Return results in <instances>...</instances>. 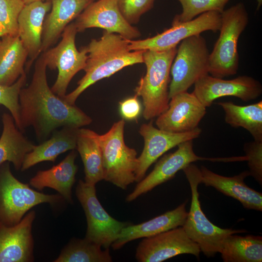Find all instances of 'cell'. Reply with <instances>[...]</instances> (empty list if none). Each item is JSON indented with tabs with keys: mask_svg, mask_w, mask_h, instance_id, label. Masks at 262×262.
<instances>
[{
	"mask_svg": "<svg viewBox=\"0 0 262 262\" xmlns=\"http://www.w3.org/2000/svg\"><path fill=\"white\" fill-rule=\"evenodd\" d=\"M47 64L42 53L36 60L30 84L19 95L20 131L33 127L37 139L47 140L57 129L90 124L92 118L77 107L55 95L48 85Z\"/></svg>",
	"mask_w": 262,
	"mask_h": 262,
	"instance_id": "cell-1",
	"label": "cell"
},
{
	"mask_svg": "<svg viewBox=\"0 0 262 262\" xmlns=\"http://www.w3.org/2000/svg\"><path fill=\"white\" fill-rule=\"evenodd\" d=\"M128 40L119 34L105 31L100 38L92 39L86 46L87 59L83 69L85 74L78 82L77 87L62 98L75 105L80 95L98 81L126 66L144 63L145 50H130Z\"/></svg>",
	"mask_w": 262,
	"mask_h": 262,
	"instance_id": "cell-2",
	"label": "cell"
},
{
	"mask_svg": "<svg viewBox=\"0 0 262 262\" xmlns=\"http://www.w3.org/2000/svg\"><path fill=\"white\" fill-rule=\"evenodd\" d=\"M177 50L176 47L164 51H144L146 73L134 91L135 96L142 98L146 120L159 116L168 107L170 70Z\"/></svg>",
	"mask_w": 262,
	"mask_h": 262,
	"instance_id": "cell-3",
	"label": "cell"
},
{
	"mask_svg": "<svg viewBox=\"0 0 262 262\" xmlns=\"http://www.w3.org/2000/svg\"><path fill=\"white\" fill-rule=\"evenodd\" d=\"M221 16L219 37L210 53L209 74L223 78L237 73L239 63L238 42L248 23L249 17L242 2L224 10Z\"/></svg>",
	"mask_w": 262,
	"mask_h": 262,
	"instance_id": "cell-4",
	"label": "cell"
},
{
	"mask_svg": "<svg viewBox=\"0 0 262 262\" xmlns=\"http://www.w3.org/2000/svg\"><path fill=\"white\" fill-rule=\"evenodd\" d=\"M182 170L190 184L192 198L190 210L182 227L206 257H213L220 252L223 242L228 236L246 232V230L222 229L213 224L202 210L199 200L198 186L201 179L200 169L191 163Z\"/></svg>",
	"mask_w": 262,
	"mask_h": 262,
	"instance_id": "cell-5",
	"label": "cell"
},
{
	"mask_svg": "<svg viewBox=\"0 0 262 262\" xmlns=\"http://www.w3.org/2000/svg\"><path fill=\"white\" fill-rule=\"evenodd\" d=\"M125 121L121 119L105 133L99 135L103 171V180L126 189L135 181L138 160L135 149L124 141Z\"/></svg>",
	"mask_w": 262,
	"mask_h": 262,
	"instance_id": "cell-6",
	"label": "cell"
},
{
	"mask_svg": "<svg viewBox=\"0 0 262 262\" xmlns=\"http://www.w3.org/2000/svg\"><path fill=\"white\" fill-rule=\"evenodd\" d=\"M63 199L60 195L45 194L19 181L8 162L0 165V224L14 226L33 207L43 203L54 204Z\"/></svg>",
	"mask_w": 262,
	"mask_h": 262,
	"instance_id": "cell-7",
	"label": "cell"
},
{
	"mask_svg": "<svg viewBox=\"0 0 262 262\" xmlns=\"http://www.w3.org/2000/svg\"><path fill=\"white\" fill-rule=\"evenodd\" d=\"M210 52L201 34L183 40L171 67L172 79L169 86V98L187 91L201 77L209 74Z\"/></svg>",
	"mask_w": 262,
	"mask_h": 262,
	"instance_id": "cell-8",
	"label": "cell"
},
{
	"mask_svg": "<svg viewBox=\"0 0 262 262\" xmlns=\"http://www.w3.org/2000/svg\"><path fill=\"white\" fill-rule=\"evenodd\" d=\"M78 33L74 22L69 23L64 29L62 39L54 47L51 48L43 54L47 66L49 69H57L58 74L52 91L60 98L66 95L67 87L75 75L83 70L87 59L86 46L78 50L75 44Z\"/></svg>",
	"mask_w": 262,
	"mask_h": 262,
	"instance_id": "cell-9",
	"label": "cell"
},
{
	"mask_svg": "<svg viewBox=\"0 0 262 262\" xmlns=\"http://www.w3.org/2000/svg\"><path fill=\"white\" fill-rule=\"evenodd\" d=\"M76 195L86 217L87 227L85 238L104 249L109 248L121 229L130 224L116 220L106 212L98 199L95 185L80 180Z\"/></svg>",
	"mask_w": 262,
	"mask_h": 262,
	"instance_id": "cell-10",
	"label": "cell"
},
{
	"mask_svg": "<svg viewBox=\"0 0 262 262\" xmlns=\"http://www.w3.org/2000/svg\"><path fill=\"white\" fill-rule=\"evenodd\" d=\"M221 24V14L214 11L203 13L191 20L175 24L162 33L142 40H131L129 48L131 51L151 50L164 51L174 47L184 39L203 32L219 31Z\"/></svg>",
	"mask_w": 262,
	"mask_h": 262,
	"instance_id": "cell-11",
	"label": "cell"
},
{
	"mask_svg": "<svg viewBox=\"0 0 262 262\" xmlns=\"http://www.w3.org/2000/svg\"><path fill=\"white\" fill-rule=\"evenodd\" d=\"M174 152L164 155L157 163L152 171L138 182L134 189L126 197L131 202L157 186L174 178L185 167L197 161L228 162V158H205L197 156L193 149V140L184 142L178 146Z\"/></svg>",
	"mask_w": 262,
	"mask_h": 262,
	"instance_id": "cell-12",
	"label": "cell"
},
{
	"mask_svg": "<svg viewBox=\"0 0 262 262\" xmlns=\"http://www.w3.org/2000/svg\"><path fill=\"white\" fill-rule=\"evenodd\" d=\"M200 252L198 245L179 227L145 238L137 248L135 257L139 262H161L184 254L198 258Z\"/></svg>",
	"mask_w": 262,
	"mask_h": 262,
	"instance_id": "cell-13",
	"label": "cell"
},
{
	"mask_svg": "<svg viewBox=\"0 0 262 262\" xmlns=\"http://www.w3.org/2000/svg\"><path fill=\"white\" fill-rule=\"evenodd\" d=\"M194 85L193 93L206 108L221 97H235L248 102L257 98L262 94L260 82L246 75L224 80L208 74L198 80Z\"/></svg>",
	"mask_w": 262,
	"mask_h": 262,
	"instance_id": "cell-14",
	"label": "cell"
},
{
	"mask_svg": "<svg viewBox=\"0 0 262 262\" xmlns=\"http://www.w3.org/2000/svg\"><path fill=\"white\" fill-rule=\"evenodd\" d=\"M74 22L78 32L99 28L119 34L127 40L141 36L139 30L130 24L120 12L116 0H98L88 5Z\"/></svg>",
	"mask_w": 262,
	"mask_h": 262,
	"instance_id": "cell-15",
	"label": "cell"
},
{
	"mask_svg": "<svg viewBox=\"0 0 262 262\" xmlns=\"http://www.w3.org/2000/svg\"><path fill=\"white\" fill-rule=\"evenodd\" d=\"M144 140V147L138 157V165L135 172V181L139 182L145 177L150 166L159 157L170 149L200 135L201 130H195L181 133L166 131L155 128L152 120L142 124L139 130Z\"/></svg>",
	"mask_w": 262,
	"mask_h": 262,
	"instance_id": "cell-16",
	"label": "cell"
},
{
	"mask_svg": "<svg viewBox=\"0 0 262 262\" xmlns=\"http://www.w3.org/2000/svg\"><path fill=\"white\" fill-rule=\"evenodd\" d=\"M168 107L158 116L155 124L162 130L174 133L193 131L206 113V107L192 92L178 93L170 99Z\"/></svg>",
	"mask_w": 262,
	"mask_h": 262,
	"instance_id": "cell-17",
	"label": "cell"
},
{
	"mask_svg": "<svg viewBox=\"0 0 262 262\" xmlns=\"http://www.w3.org/2000/svg\"><path fill=\"white\" fill-rule=\"evenodd\" d=\"M35 217V212L31 211L14 226L0 224V262L34 261L32 229Z\"/></svg>",
	"mask_w": 262,
	"mask_h": 262,
	"instance_id": "cell-18",
	"label": "cell"
},
{
	"mask_svg": "<svg viewBox=\"0 0 262 262\" xmlns=\"http://www.w3.org/2000/svg\"><path fill=\"white\" fill-rule=\"evenodd\" d=\"M50 0L36 1L26 4L18 19V34L26 48L29 58L26 70H29L34 60L42 53V35L44 21L50 10Z\"/></svg>",
	"mask_w": 262,
	"mask_h": 262,
	"instance_id": "cell-19",
	"label": "cell"
},
{
	"mask_svg": "<svg viewBox=\"0 0 262 262\" xmlns=\"http://www.w3.org/2000/svg\"><path fill=\"white\" fill-rule=\"evenodd\" d=\"M200 171V183L213 187L224 195L237 200L246 209L262 211V193L250 188L244 181L250 176L248 170L229 177L216 174L203 165Z\"/></svg>",
	"mask_w": 262,
	"mask_h": 262,
	"instance_id": "cell-20",
	"label": "cell"
},
{
	"mask_svg": "<svg viewBox=\"0 0 262 262\" xmlns=\"http://www.w3.org/2000/svg\"><path fill=\"white\" fill-rule=\"evenodd\" d=\"M187 201L176 209L168 211L148 221L138 225H128L123 228L111 246L114 249H120L134 240L151 237L168 230L182 227L186 219Z\"/></svg>",
	"mask_w": 262,
	"mask_h": 262,
	"instance_id": "cell-21",
	"label": "cell"
},
{
	"mask_svg": "<svg viewBox=\"0 0 262 262\" xmlns=\"http://www.w3.org/2000/svg\"><path fill=\"white\" fill-rule=\"evenodd\" d=\"M95 0H50L51 11L45 18L41 52L51 48L65 28Z\"/></svg>",
	"mask_w": 262,
	"mask_h": 262,
	"instance_id": "cell-22",
	"label": "cell"
},
{
	"mask_svg": "<svg viewBox=\"0 0 262 262\" xmlns=\"http://www.w3.org/2000/svg\"><path fill=\"white\" fill-rule=\"evenodd\" d=\"M77 152L72 150L58 164L46 170H40L30 180L33 187L42 191L49 187L57 191L63 198L72 203V188L75 182L78 167L75 164Z\"/></svg>",
	"mask_w": 262,
	"mask_h": 262,
	"instance_id": "cell-23",
	"label": "cell"
},
{
	"mask_svg": "<svg viewBox=\"0 0 262 262\" xmlns=\"http://www.w3.org/2000/svg\"><path fill=\"white\" fill-rule=\"evenodd\" d=\"M70 126L62 127L53 132L51 137L46 140L28 153L25 157L21 171H25L44 161L54 162L61 154L76 148L79 129Z\"/></svg>",
	"mask_w": 262,
	"mask_h": 262,
	"instance_id": "cell-24",
	"label": "cell"
},
{
	"mask_svg": "<svg viewBox=\"0 0 262 262\" xmlns=\"http://www.w3.org/2000/svg\"><path fill=\"white\" fill-rule=\"evenodd\" d=\"M2 132L0 137V165L12 163L16 170L21 169L26 154L35 145L26 138L16 126L11 115H2Z\"/></svg>",
	"mask_w": 262,
	"mask_h": 262,
	"instance_id": "cell-25",
	"label": "cell"
},
{
	"mask_svg": "<svg viewBox=\"0 0 262 262\" xmlns=\"http://www.w3.org/2000/svg\"><path fill=\"white\" fill-rule=\"evenodd\" d=\"M28 52L18 35L0 38V84H13L25 72Z\"/></svg>",
	"mask_w": 262,
	"mask_h": 262,
	"instance_id": "cell-26",
	"label": "cell"
},
{
	"mask_svg": "<svg viewBox=\"0 0 262 262\" xmlns=\"http://www.w3.org/2000/svg\"><path fill=\"white\" fill-rule=\"evenodd\" d=\"M82 160L85 182L95 185L103 180L101 152L98 134L89 129H79L76 148Z\"/></svg>",
	"mask_w": 262,
	"mask_h": 262,
	"instance_id": "cell-27",
	"label": "cell"
},
{
	"mask_svg": "<svg viewBox=\"0 0 262 262\" xmlns=\"http://www.w3.org/2000/svg\"><path fill=\"white\" fill-rule=\"evenodd\" d=\"M224 110L225 121L233 128L246 130L254 140L262 142V101L245 106L232 102L217 103Z\"/></svg>",
	"mask_w": 262,
	"mask_h": 262,
	"instance_id": "cell-28",
	"label": "cell"
},
{
	"mask_svg": "<svg viewBox=\"0 0 262 262\" xmlns=\"http://www.w3.org/2000/svg\"><path fill=\"white\" fill-rule=\"evenodd\" d=\"M219 253L224 262H262V237L229 235Z\"/></svg>",
	"mask_w": 262,
	"mask_h": 262,
	"instance_id": "cell-29",
	"label": "cell"
},
{
	"mask_svg": "<svg viewBox=\"0 0 262 262\" xmlns=\"http://www.w3.org/2000/svg\"><path fill=\"white\" fill-rule=\"evenodd\" d=\"M85 238L73 239L62 250L54 262H110L112 261L109 249Z\"/></svg>",
	"mask_w": 262,
	"mask_h": 262,
	"instance_id": "cell-30",
	"label": "cell"
},
{
	"mask_svg": "<svg viewBox=\"0 0 262 262\" xmlns=\"http://www.w3.org/2000/svg\"><path fill=\"white\" fill-rule=\"evenodd\" d=\"M181 4L182 12L176 15L172 24L189 21L196 16L208 12L221 14L229 0H177Z\"/></svg>",
	"mask_w": 262,
	"mask_h": 262,
	"instance_id": "cell-31",
	"label": "cell"
},
{
	"mask_svg": "<svg viewBox=\"0 0 262 262\" xmlns=\"http://www.w3.org/2000/svg\"><path fill=\"white\" fill-rule=\"evenodd\" d=\"M24 5L23 0H0V38L18 35L17 19Z\"/></svg>",
	"mask_w": 262,
	"mask_h": 262,
	"instance_id": "cell-32",
	"label": "cell"
},
{
	"mask_svg": "<svg viewBox=\"0 0 262 262\" xmlns=\"http://www.w3.org/2000/svg\"><path fill=\"white\" fill-rule=\"evenodd\" d=\"M27 81L26 72L10 86L0 84V105H2L11 113L17 128L20 131L19 95Z\"/></svg>",
	"mask_w": 262,
	"mask_h": 262,
	"instance_id": "cell-33",
	"label": "cell"
},
{
	"mask_svg": "<svg viewBox=\"0 0 262 262\" xmlns=\"http://www.w3.org/2000/svg\"><path fill=\"white\" fill-rule=\"evenodd\" d=\"M156 0H116L118 9L131 25L139 21L141 16L150 10Z\"/></svg>",
	"mask_w": 262,
	"mask_h": 262,
	"instance_id": "cell-34",
	"label": "cell"
},
{
	"mask_svg": "<svg viewBox=\"0 0 262 262\" xmlns=\"http://www.w3.org/2000/svg\"><path fill=\"white\" fill-rule=\"evenodd\" d=\"M250 176L262 185V142L254 140L244 145Z\"/></svg>",
	"mask_w": 262,
	"mask_h": 262,
	"instance_id": "cell-35",
	"label": "cell"
},
{
	"mask_svg": "<svg viewBox=\"0 0 262 262\" xmlns=\"http://www.w3.org/2000/svg\"><path fill=\"white\" fill-rule=\"evenodd\" d=\"M136 96L119 102V110L123 119L131 120L137 119L141 110L140 103Z\"/></svg>",
	"mask_w": 262,
	"mask_h": 262,
	"instance_id": "cell-36",
	"label": "cell"
},
{
	"mask_svg": "<svg viewBox=\"0 0 262 262\" xmlns=\"http://www.w3.org/2000/svg\"><path fill=\"white\" fill-rule=\"evenodd\" d=\"M46 0H23L25 4H28L29 3L36 1H46Z\"/></svg>",
	"mask_w": 262,
	"mask_h": 262,
	"instance_id": "cell-37",
	"label": "cell"
},
{
	"mask_svg": "<svg viewBox=\"0 0 262 262\" xmlns=\"http://www.w3.org/2000/svg\"><path fill=\"white\" fill-rule=\"evenodd\" d=\"M257 10H258L262 5V0H257Z\"/></svg>",
	"mask_w": 262,
	"mask_h": 262,
	"instance_id": "cell-38",
	"label": "cell"
}]
</instances>
